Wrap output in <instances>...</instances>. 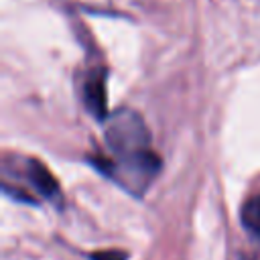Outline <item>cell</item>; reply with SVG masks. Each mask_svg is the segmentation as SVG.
Here are the masks:
<instances>
[{
	"mask_svg": "<svg viewBox=\"0 0 260 260\" xmlns=\"http://www.w3.org/2000/svg\"><path fill=\"white\" fill-rule=\"evenodd\" d=\"M83 104L89 114L104 122L108 120V93H106V71H93L83 81Z\"/></svg>",
	"mask_w": 260,
	"mask_h": 260,
	"instance_id": "cell-2",
	"label": "cell"
},
{
	"mask_svg": "<svg viewBox=\"0 0 260 260\" xmlns=\"http://www.w3.org/2000/svg\"><path fill=\"white\" fill-rule=\"evenodd\" d=\"M240 219H242V225L246 228V232L260 240V193L246 199V203L242 205V211H240Z\"/></svg>",
	"mask_w": 260,
	"mask_h": 260,
	"instance_id": "cell-4",
	"label": "cell"
},
{
	"mask_svg": "<svg viewBox=\"0 0 260 260\" xmlns=\"http://www.w3.org/2000/svg\"><path fill=\"white\" fill-rule=\"evenodd\" d=\"M106 144L112 160L95 158L102 173H110L130 191H142L158 175L162 162L150 148V132L142 116L130 108H120L106 120Z\"/></svg>",
	"mask_w": 260,
	"mask_h": 260,
	"instance_id": "cell-1",
	"label": "cell"
},
{
	"mask_svg": "<svg viewBox=\"0 0 260 260\" xmlns=\"http://www.w3.org/2000/svg\"><path fill=\"white\" fill-rule=\"evenodd\" d=\"M22 171H24L28 183H30V189H35L39 195H43L49 201H61L59 183H57V179L51 175V171L45 165H41L35 158H28V160H24V169Z\"/></svg>",
	"mask_w": 260,
	"mask_h": 260,
	"instance_id": "cell-3",
	"label": "cell"
},
{
	"mask_svg": "<svg viewBox=\"0 0 260 260\" xmlns=\"http://www.w3.org/2000/svg\"><path fill=\"white\" fill-rule=\"evenodd\" d=\"M89 260H128L124 250H98L89 254Z\"/></svg>",
	"mask_w": 260,
	"mask_h": 260,
	"instance_id": "cell-5",
	"label": "cell"
}]
</instances>
